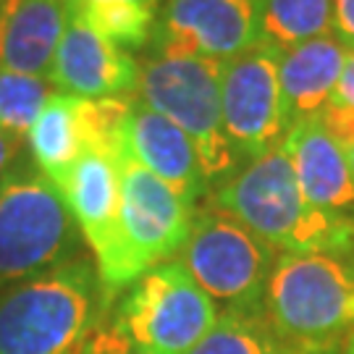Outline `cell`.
Listing matches in <instances>:
<instances>
[{"label":"cell","mask_w":354,"mask_h":354,"mask_svg":"<svg viewBox=\"0 0 354 354\" xmlns=\"http://www.w3.org/2000/svg\"><path fill=\"white\" fill-rule=\"evenodd\" d=\"M68 3H71V0H68Z\"/></svg>","instance_id":"4dcf8cb0"},{"label":"cell","mask_w":354,"mask_h":354,"mask_svg":"<svg viewBox=\"0 0 354 354\" xmlns=\"http://www.w3.org/2000/svg\"><path fill=\"white\" fill-rule=\"evenodd\" d=\"M344 346H328V349H297V346H289L286 354H344Z\"/></svg>","instance_id":"4316f807"},{"label":"cell","mask_w":354,"mask_h":354,"mask_svg":"<svg viewBox=\"0 0 354 354\" xmlns=\"http://www.w3.org/2000/svg\"><path fill=\"white\" fill-rule=\"evenodd\" d=\"M344 61L346 48L333 35L279 53V87L289 129L320 118L333 100Z\"/></svg>","instance_id":"2e32d148"},{"label":"cell","mask_w":354,"mask_h":354,"mask_svg":"<svg viewBox=\"0 0 354 354\" xmlns=\"http://www.w3.org/2000/svg\"><path fill=\"white\" fill-rule=\"evenodd\" d=\"M87 354H140L131 349V344L124 339V333L115 328L95 333V339H89V344L84 346Z\"/></svg>","instance_id":"cb8c5ba5"},{"label":"cell","mask_w":354,"mask_h":354,"mask_svg":"<svg viewBox=\"0 0 354 354\" xmlns=\"http://www.w3.org/2000/svg\"><path fill=\"white\" fill-rule=\"evenodd\" d=\"M279 252L236 218L205 205L194 213L181 266L213 302L226 310H263L266 286Z\"/></svg>","instance_id":"ba28073f"},{"label":"cell","mask_w":354,"mask_h":354,"mask_svg":"<svg viewBox=\"0 0 354 354\" xmlns=\"http://www.w3.org/2000/svg\"><path fill=\"white\" fill-rule=\"evenodd\" d=\"M279 53L257 42L223 64L221 111L223 131L239 160H254L283 145L289 121L279 87Z\"/></svg>","instance_id":"30bf717a"},{"label":"cell","mask_w":354,"mask_h":354,"mask_svg":"<svg viewBox=\"0 0 354 354\" xmlns=\"http://www.w3.org/2000/svg\"><path fill=\"white\" fill-rule=\"evenodd\" d=\"M223 64L150 55L140 61L137 100L174 121L194 145L207 189L239 171V158L223 131L221 111Z\"/></svg>","instance_id":"5b68a950"},{"label":"cell","mask_w":354,"mask_h":354,"mask_svg":"<svg viewBox=\"0 0 354 354\" xmlns=\"http://www.w3.org/2000/svg\"><path fill=\"white\" fill-rule=\"evenodd\" d=\"M79 236L58 187L16 158L0 189V286L71 263Z\"/></svg>","instance_id":"277c9868"},{"label":"cell","mask_w":354,"mask_h":354,"mask_svg":"<svg viewBox=\"0 0 354 354\" xmlns=\"http://www.w3.org/2000/svg\"><path fill=\"white\" fill-rule=\"evenodd\" d=\"M346 160H349V168H352V176H354V147L346 150Z\"/></svg>","instance_id":"f546056e"},{"label":"cell","mask_w":354,"mask_h":354,"mask_svg":"<svg viewBox=\"0 0 354 354\" xmlns=\"http://www.w3.org/2000/svg\"><path fill=\"white\" fill-rule=\"evenodd\" d=\"M326 35H333L330 0H263L260 42L276 53Z\"/></svg>","instance_id":"ac0fdd59"},{"label":"cell","mask_w":354,"mask_h":354,"mask_svg":"<svg viewBox=\"0 0 354 354\" xmlns=\"http://www.w3.org/2000/svg\"><path fill=\"white\" fill-rule=\"evenodd\" d=\"M24 142L39 174L50 178L55 187H61L71 165L87 150L79 115V97L55 89L45 108L39 111L37 121L26 131Z\"/></svg>","instance_id":"e0dca14e"},{"label":"cell","mask_w":354,"mask_h":354,"mask_svg":"<svg viewBox=\"0 0 354 354\" xmlns=\"http://www.w3.org/2000/svg\"><path fill=\"white\" fill-rule=\"evenodd\" d=\"M344 354H354V330L346 336V342H344Z\"/></svg>","instance_id":"f1b7e54d"},{"label":"cell","mask_w":354,"mask_h":354,"mask_svg":"<svg viewBox=\"0 0 354 354\" xmlns=\"http://www.w3.org/2000/svg\"><path fill=\"white\" fill-rule=\"evenodd\" d=\"M333 8V37L346 50H354V0H330Z\"/></svg>","instance_id":"603a6c76"},{"label":"cell","mask_w":354,"mask_h":354,"mask_svg":"<svg viewBox=\"0 0 354 354\" xmlns=\"http://www.w3.org/2000/svg\"><path fill=\"white\" fill-rule=\"evenodd\" d=\"M218 320V304L181 260L152 268L129 286L115 328L140 354H189Z\"/></svg>","instance_id":"52a82bcc"},{"label":"cell","mask_w":354,"mask_h":354,"mask_svg":"<svg viewBox=\"0 0 354 354\" xmlns=\"http://www.w3.org/2000/svg\"><path fill=\"white\" fill-rule=\"evenodd\" d=\"M207 205L236 218L281 254H354V218L304 203L283 145L241 165L215 187Z\"/></svg>","instance_id":"6da1fadb"},{"label":"cell","mask_w":354,"mask_h":354,"mask_svg":"<svg viewBox=\"0 0 354 354\" xmlns=\"http://www.w3.org/2000/svg\"><path fill=\"white\" fill-rule=\"evenodd\" d=\"M53 92L55 87L48 79L0 68V131L11 140L24 142L26 131L37 121Z\"/></svg>","instance_id":"44dd1931"},{"label":"cell","mask_w":354,"mask_h":354,"mask_svg":"<svg viewBox=\"0 0 354 354\" xmlns=\"http://www.w3.org/2000/svg\"><path fill=\"white\" fill-rule=\"evenodd\" d=\"M108 304L97 268L76 257L0 291V354H82Z\"/></svg>","instance_id":"7a4b0ae2"},{"label":"cell","mask_w":354,"mask_h":354,"mask_svg":"<svg viewBox=\"0 0 354 354\" xmlns=\"http://www.w3.org/2000/svg\"><path fill=\"white\" fill-rule=\"evenodd\" d=\"M134 97H102V100H79L82 131L87 150L105 152L111 158H121L124 129H127L129 108Z\"/></svg>","instance_id":"7402d4cb"},{"label":"cell","mask_w":354,"mask_h":354,"mask_svg":"<svg viewBox=\"0 0 354 354\" xmlns=\"http://www.w3.org/2000/svg\"><path fill=\"white\" fill-rule=\"evenodd\" d=\"M263 0H165L158 8L152 55L228 64L260 42Z\"/></svg>","instance_id":"9c48e42d"},{"label":"cell","mask_w":354,"mask_h":354,"mask_svg":"<svg viewBox=\"0 0 354 354\" xmlns=\"http://www.w3.org/2000/svg\"><path fill=\"white\" fill-rule=\"evenodd\" d=\"M330 105H342V108L354 111V50H346V61H344L342 76H339Z\"/></svg>","instance_id":"d4e9b609"},{"label":"cell","mask_w":354,"mask_h":354,"mask_svg":"<svg viewBox=\"0 0 354 354\" xmlns=\"http://www.w3.org/2000/svg\"><path fill=\"white\" fill-rule=\"evenodd\" d=\"M68 13V0H0V68L50 82Z\"/></svg>","instance_id":"9a60e30c"},{"label":"cell","mask_w":354,"mask_h":354,"mask_svg":"<svg viewBox=\"0 0 354 354\" xmlns=\"http://www.w3.org/2000/svg\"><path fill=\"white\" fill-rule=\"evenodd\" d=\"M74 3H97V0H71V6H74ZM129 3H145V6H155V8H158L160 0H129Z\"/></svg>","instance_id":"83f0119b"},{"label":"cell","mask_w":354,"mask_h":354,"mask_svg":"<svg viewBox=\"0 0 354 354\" xmlns=\"http://www.w3.org/2000/svg\"><path fill=\"white\" fill-rule=\"evenodd\" d=\"M283 150L289 152L304 203L323 213L354 218L352 168L344 147L323 129L320 118L291 127Z\"/></svg>","instance_id":"5bb4252c"},{"label":"cell","mask_w":354,"mask_h":354,"mask_svg":"<svg viewBox=\"0 0 354 354\" xmlns=\"http://www.w3.org/2000/svg\"><path fill=\"white\" fill-rule=\"evenodd\" d=\"M121 158H129L150 171L192 207H197V200L207 192L203 165L189 137L174 121L155 113L137 97L129 108Z\"/></svg>","instance_id":"7c38bea8"},{"label":"cell","mask_w":354,"mask_h":354,"mask_svg":"<svg viewBox=\"0 0 354 354\" xmlns=\"http://www.w3.org/2000/svg\"><path fill=\"white\" fill-rule=\"evenodd\" d=\"M76 11L100 37L118 45L121 50H140L152 37L158 8L129 0H97V3H74Z\"/></svg>","instance_id":"ffe728a7"},{"label":"cell","mask_w":354,"mask_h":354,"mask_svg":"<svg viewBox=\"0 0 354 354\" xmlns=\"http://www.w3.org/2000/svg\"><path fill=\"white\" fill-rule=\"evenodd\" d=\"M263 310L286 346H342L354 330V254H279Z\"/></svg>","instance_id":"3957f363"},{"label":"cell","mask_w":354,"mask_h":354,"mask_svg":"<svg viewBox=\"0 0 354 354\" xmlns=\"http://www.w3.org/2000/svg\"><path fill=\"white\" fill-rule=\"evenodd\" d=\"M58 192L64 194L79 234L95 252L97 273H102L111 266L118 244L121 165L105 152L84 150Z\"/></svg>","instance_id":"4fadbf2b"},{"label":"cell","mask_w":354,"mask_h":354,"mask_svg":"<svg viewBox=\"0 0 354 354\" xmlns=\"http://www.w3.org/2000/svg\"><path fill=\"white\" fill-rule=\"evenodd\" d=\"M121 165V210H118V244L111 266L100 276L111 302L115 291L127 289L152 268L176 260L187 247L197 207L178 197L150 171L129 158Z\"/></svg>","instance_id":"8992f818"},{"label":"cell","mask_w":354,"mask_h":354,"mask_svg":"<svg viewBox=\"0 0 354 354\" xmlns=\"http://www.w3.org/2000/svg\"><path fill=\"white\" fill-rule=\"evenodd\" d=\"M266 310H223L215 326L189 354H286Z\"/></svg>","instance_id":"d6986e66"},{"label":"cell","mask_w":354,"mask_h":354,"mask_svg":"<svg viewBox=\"0 0 354 354\" xmlns=\"http://www.w3.org/2000/svg\"><path fill=\"white\" fill-rule=\"evenodd\" d=\"M53 87L79 100L134 97L140 61L100 37L76 11L68 13L64 39L53 64Z\"/></svg>","instance_id":"8fae6325"},{"label":"cell","mask_w":354,"mask_h":354,"mask_svg":"<svg viewBox=\"0 0 354 354\" xmlns=\"http://www.w3.org/2000/svg\"><path fill=\"white\" fill-rule=\"evenodd\" d=\"M19 145H21V142L11 140L8 134L0 131V189H3V184H6V176H8L11 165L16 163V158H19Z\"/></svg>","instance_id":"484cf974"}]
</instances>
